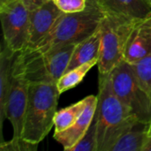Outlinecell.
I'll return each instance as SVG.
<instances>
[{"instance_id": "6da1fadb", "label": "cell", "mask_w": 151, "mask_h": 151, "mask_svg": "<svg viewBox=\"0 0 151 151\" xmlns=\"http://www.w3.org/2000/svg\"><path fill=\"white\" fill-rule=\"evenodd\" d=\"M106 15L98 0H88L85 10L63 13L48 35L34 49L33 54H44L70 44H78L90 36L101 25Z\"/></svg>"}, {"instance_id": "7a4b0ae2", "label": "cell", "mask_w": 151, "mask_h": 151, "mask_svg": "<svg viewBox=\"0 0 151 151\" xmlns=\"http://www.w3.org/2000/svg\"><path fill=\"white\" fill-rule=\"evenodd\" d=\"M98 81L97 151H111L119 137L139 120L115 95L110 73L99 74Z\"/></svg>"}, {"instance_id": "3957f363", "label": "cell", "mask_w": 151, "mask_h": 151, "mask_svg": "<svg viewBox=\"0 0 151 151\" xmlns=\"http://www.w3.org/2000/svg\"><path fill=\"white\" fill-rule=\"evenodd\" d=\"M57 83L31 82L21 137L40 143L54 127L58 104Z\"/></svg>"}, {"instance_id": "277c9868", "label": "cell", "mask_w": 151, "mask_h": 151, "mask_svg": "<svg viewBox=\"0 0 151 151\" xmlns=\"http://www.w3.org/2000/svg\"><path fill=\"white\" fill-rule=\"evenodd\" d=\"M76 45H66L44 54L21 51L17 55L15 66L24 73L29 83H57L65 73Z\"/></svg>"}, {"instance_id": "5b68a950", "label": "cell", "mask_w": 151, "mask_h": 151, "mask_svg": "<svg viewBox=\"0 0 151 151\" xmlns=\"http://www.w3.org/2000/svg\"><path fill=\"white\" fill-rule=\"evenodd\" d=\"M137 22L141 21L106 12L101 23V49L97 62L99 74H109L124 60L128 38Z\"/></svg>"}, {"instance_id": "8992f818", "label": "cell", "mask_w": 151, "mask_h": 151, "mask_svg": "<svg viewBox=\"0 0 151 151\" xmlns=\"http://www.w3.org/2000/svg\"><path fill=\"white\" fill-rule=\"evenodd\" d=\"M112 89L118 98L141 122H151V99L140 85L131 64L123 60L110 73Z\"/></svg>"}, {"instance_id": "52a82bcc", "label": "cell", "mask_w": 151, "mask_h": 151, "mask_svg": "<svg viewBox=\"0 0 151 151\" xmlns=\"http://www.w3.org/2000/svg\"><path fill=\"white\" fill-rule=\"evenodd\" d=\"M3 41L12 51L27 50L29 39L30 15L22 0L0 5Z\"/></svg>"}, {"instance_id": "ba28073f", "label": "cell", "mask_w": 151, "mask_h": 151, "mask_svg": "<svg viewBox=\"0 0 151 151\" xmlns=\"http://www.w3.org/2000/svg\"><path fill=\"white\" fill-rule=\"evenodd\" d=\"M29 81L24 73L14 67L12 87L5 107V118L12 127V136L20 137L23 131L28 97Z\"/></svg>"}, {"instance_id": "9c48e42d", "label": "cell", "mask_w": 151, "mask_h": 151, "mask_svg": "<svg viewBox=\"0 0 151 151\" xmlns=\"http://www.w3.org/2000/svg\"><path fill=\"white\" fill-rule=\"evenodd\" d=\"M63 13L64 12L58 8L52 0L45 3L35 10L29 12L30 27L27 50L35 48L48 35Z\"/></svg>"}, {"instance_id": "30bf717a", "label": "cell", "mask_w": 151, "mask_h": 151, "mask_svg": "<svg viewBox=\"0 0 151 151\" xmlns=\"http://www.w3.org/2000/svg\"><path fill=\"white\" fill-rule=\"evenodd\" d=\"M87 97V106L77 121L67 129L59 133H54L53 138L63 146L65 150L70 151L73 147L80 142L88 131L93 120L96 111L97 96H88Z\"/></svg>"}, {"instance_id": "8fae6325", "label": "cell", "mask_w": 151, "mask_h": 151, "mask_svg": "<svg viewBox=\"0 0 151 151\" xmlns=\"http://www.w3.org/2000/svg\"><path fill=\"white\" fill-rule=\"evenodd\" d=\"M151 55V21L137 22L126 47L124 60L134 64Z\"/></svg>"}, {"instance_id": "7c38bea8", "label": "cell", "mask_w": 151, "mask_h": 151, "mask_svg": "<svg viewBox=\"0 0 151 151\" xmlns=\"http://www.w3.org/2000/svg\"><path fill=\"white\" fill-rule=\"evenodd\" d=\"M106 12L134 21H151V4L148 0H98Z\"/></svg>"}, {"instance_id": "4fadbf2b", "label": "cell", "mask_w": 151, "mask_h": 151, "mask_svg": "<svg viewBox=\"0 0 151 151\" xmlns=\"http://www.w3.org/2000/svg\"><path fill=\"white\" fill-rule=\"evenodd\" d=\"M18 53L10 50L4 42H2L0 51V125L3 127L5 118L7 98L12 83L15 61Z\"/></svg>"}, {"instance_id": "5bb4252c", "label": "cell", "mask_w": 151, "mask_h": 151, "mask_svg": "<svg viewBox=\"0 0 151 151\" xmlns=\"http://www.w3.org/2000/svg\"><path fill=\"white\" fill-rule=\"evenodd\" d=\"M101 38L102 31L100 25V27L90 36L76 45L65 72L93 59L98 60L101 49Z\"/></svg>"}, {"instance_id": "9a60e30c", "label": "cell", "mask_w": 151, "mask_h": 151, "mask_svg": "<svg viewBox=\"0 0 151 151\" xmlns=\"http://www.w3.org/2000/svg\"><path fill=\"white\" fill-rule=\"evenodd\" d=\"M148 135V124L138 121L119 137L111 151H142Z\"/></svg>"}, {"instance_id": "2e32d148", "label": "cell", "mask_w": 151, "mask_h": 151, "mask_svg": "<svg viewBox=\"0 0 151 151\" xmlns=\"http://www.w3.org/2000/svg\"><path fill=\"white\" fill-rule=\"evenodd\" d=\"M88 104V97L57 111L54 119V133H59L73 126L82 114Z\"/></svg>"}, {"instance_id": "e0dca14e", "label": "cell", "mask_w": 151, "mask_h": 151, "mask_svg": "<svg viewBox=\"0 0 151 151\" xmlns=\"http://www.w3.org/2000/svg\"><path fill=\"white\" fill-rule=\"evenodd\" d=\"M98 60L93 59L91 61H88L85 64H82L70 71L65 72L61 78L57 82V87L58 89V92L60 95L74 87H76L78 84H80L88 72L96 65H97Z\"/></svg>"}, {"instance_id": "ac0fdd59", "label": "cell", "mask_w": 151, "mask_h": 151, "mask_svg": "<svg viewBox=\"0 0 151 151\" xmlns=\"http://www.w3.org/2000/svg\"><path fill=\"white\" fill-rule=\"evenodd\" d=\"M131 65L137 81L151 99V55L131 64Z\"/></svg>"}, {"instance_id": "d6986e66", "label": "cell", "mask_w": 151, "mask_h": 151, "mask_svg": "<svg viewBox=\"0 0 151 151\" xmlns=\"http://www.w3.org/2000/svg\"><path fill=\"white\" fill-rule=\"evenodd\" d=\"M70 151H97V119L96 113L84 136Z\"/></svg>"}, {"instance_id": "ffe728a7", "label": "cell", "mask_w": 151, "mask_h": 151, "mask_svg": "<svg viewBox=\"0 0 151 151\" xmlns=\"http://www.w3.org/2000/svg\"><path fill=\"white\" fill-rule=\"evenodd\" d=\"M39 143H35L23 137H14L9 141L0 142V151H35Z\"/></svg>"}, {"instance_id": "44dd1931", "label": "cell", "mask_w": 151, "mask_h": 151, "mask_svg": "<svg viewBox=\"0 0 151 151\" xmlns=\"http://www.w3.org/2000/svg\"><path fill=\"white\" fill-rule=\"evenodd\" d=\"M64 13L79 12L86 9L88 0H52Z\"/></svg>"}, {"instance_id": "7402d4cb", "label": "cell", "mask_w": 151, "mask_h": 151, "mask_svg": "<svg viewBox=\"0 0 151 151\" xmlns=\"http://www.w3.org/2000/svg\"><path fill=\"white\" fill-rule=\"evenodd\" d=\"M49 1L50 0H22L23 4H25V6L29 12L35 10L36 8L42 6V4H44Z\"/></svg>"}, {"instance_id": "603a6c76", "label": "cell", "mask_w": 151, "mask_h": 151, "mask_svg": "<svg viewBox=\"0 0 151 151\" xmlns=\"http://www.w3.org/2000/svg\"><path fill=\"white\" fill-rule=\"evenodd\" d=\"M142 151H151V134L148 135V138L146 140Z\"/></svg>"}, {"instance_id": "cb8c5ba5", "label": "cell", "mask_w": 151, "mask_h": 151, "mask_svg": "<svg viewBox=\"0 0 151 151\" xmlns=\"http://www.w3.org/2000/svg\"><path fill=\"white\" fill-rule=\"evenodd\" d=\"M13 1H16V0H0V5L11 3V2H13Z\"/></svg>"}, {"instance_id": "d4e9b609", "label": "cell", "mask_w": 151, "mask_h": 151, "mask_svg": "<svg viewBox=\"0 0 151 151\" xmlns=\"http://www.w3.org/2000/svg\"><path fill=\"white\" fill-rule=\"evenodd\" d=\"M148 133H149V134H151V122L148 125Z\"/></svg>"}, {"instance_id": "484cf974", "label": "cell", "mask_w": 151, "mask_h": 151, "mask_svg": "<svg viewBox=\"0 0 151 151\" xmlns=\"http://www.w3.org/2000/svg\"><path fill=\"white\" fill-rule=\"evenodd\" d=\"M148 2H149V3L151 4V0H148Z\"/></svg>"}]
</instances>
